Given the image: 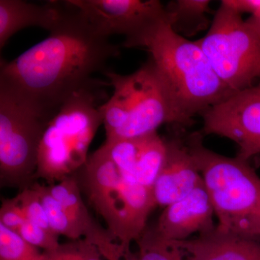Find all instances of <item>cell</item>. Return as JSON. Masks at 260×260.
Listing matches in <instances>:
<instances>
[{"label": "cell", "mask_w": 260, "mask_h": 260, "mask_svg": "<svg viewBox=\"0 0 260 260\" xmlns=\"http://www.w3.org/2000/svg\"><path fill=\"white\" fill-rule=\"evenodd\" d=\"M49 37L13 60L0 61L4 80L48 112L62 104L120 54L118 45L100 34L68 1Z\"/></svg>", "instance_id": "cell-1"}, {"label": "cell", "mask_w": 260, "mask_h": 260, "mask_svg": "<svg viewBox=\"0 0 260 260\" xmlns=\"http://www.w3.org/2000/svg\"><path fill=\"white\" fill-rule=\"evenodd\" d=\"M140 48L150 54L187 125L234 93L219 79L199 44L174 31L169 20L153 29Z\"/></svg>", "instance_id": "cell-2"}, {"label": "cell", "mask_w": 260, "mask_h": 260, "mask_svg": "<svg viewBox=\"0 0 260 260\" xmlns=\"http://www.w3.org/2000/svg\"><path fill=\"white\" fill-rule=\"evenodd\" d=\"M107 84L94 78L68 99L49 121L39 145L36 179L51 185L85 165L90 143L104 124Z\"/></svg>", "instance_id": "cell-3"}, {"label": "cell", "mask_w": 260, "mask_h": 260, "mask_svg": "<svg viewBox=\"0 0 260 260\" xmlns=\"http://www.w3.org/2000/svg\"><path fill=\"white\" fill-rule=\"evenodd\" d=\"M186 143L218 217V226L260 239V178L249 161L205 148L201 133H192Z\"/></svg>", "instance_id": "cell-4"}, {"label": "cell", "mask_w": 260, "mask_h": 260, "mask_svg": "<svg viewBox=\"0 0 260 260\" xmlns=\"http://www.w3.org/2000/svg\"><path fill=\"white\" fill-rule=\"evenodd\" d=\"M89 201L107 225L108 232L129 250L147 227L152 210L157 206L153 190L121 176L103 145L80 169Z\"/></svg>", "instance_id": "cell-5"}, {"label": "cell", "mask_w": 260, "mask_h": 260, "mask_svg": "<svg viewBox=\"0 0 260 260\" xmlns=\"http://www.w3.org/2000/svg\"><path fill=\"white\" fill-rule=\"evenodd\" d=\"M54 114L0 80V184L23 190L32 185L43 134Z\"/></svg>", "instance_id": "cell-6"}, {"label": "cell", "mask_w": 260, "mask_h": 260, "mask_svg": "<svg viewBox=\"0 0 260 260\" xmlns=\"http://www.w3.org/2000/svg\"><path fill=\"white\" fill-rule=\"evenodd\" d=\"M242 15L222 1L206 35L196 41L219 79L233 92L260 82V37Z\"/></svg>", "instance_id": "cell-7"}, {"label": "cell", "mask_w": 260, "mask_h": 260, "mask_svg": "<svg viewBox=\"0 0 260 260\" xmlns=\"http://www.w3.org/2000/svg\"><path fill=\"white\" fill-rule=\"evenodd\" d=\"M119 77L129 101V117L112 140L145 136L155 133L164 124L187 126L169 87L150 58L135 73L119 74Z\"/></svg>", "instance_id": "cell-8"}, {"label": "cell", "mask_w": 260, "mask_h": 260, "mask_svg": "<svg viewBox=\"0 0 260 260\" xmlns=\"http://www.w3.org/2000/svg\"><path fill=\"white\" fill-rule=\"evenodd\" d=\"M98 31L107 37H125L123 47H140L154 28L168 20L158 0H68Z\"/></svg>", "instance_id": "cell-9"}, {"label": "cell", "mask_w": 260, "mask_h": 260, "mask_svg": "<svg viewBox=\"0 0 260 260\" xmlns=\"http://www.w3.org/2000/svg\"><path fill=\"white\" fill-rule=\"evenodd\" d=\"M202 133L226 138L237 143V157L249 161L260 154V82L234 92L201 114Z\"/></svg>", "instance_id": "cell-10"}, {"label": "cell", "mask_w": 260, "mask_h": 260, "mask_svg": "<svg viewBox=\"0 0 260 260\" xmlns=\"http://www.w3.org/2000/svg\"><path fill=\"white\" fill-rule=\"evenodd\" d=\"M214 215L203 181L189 194L165 207L153 229L169 240H186L193 234L200 235L215 229Z\"/></svg>", "instance_id": "cell-11"}, {"label": "cell", "mask_w": 260, "mask_h": 260, "mask_svg": "<svg viewBox=\"0 0 260 260\" xmlns=\"http://www.w3.org/2000/svg\"><path fill=\"white\" fill-rule=\"evenodd\" d=\"M167 158L153 187L155 203L165 208L194 190L203 178L186 141L166 140Z\"/></svg>", "instance_id": "cell-12"}, {"label": "cell", "mask_w": 260, "mask_h": 260, "mask_svg": "<svg viewBox=\"0 0 260 260\" xmlns=\"http://www.w3.org/2000/svg\"><path fill=\"white\" fill-rule=\"evenodd\" d=\"M187 260H259L260 239L215 229L193 239L176 242Z\"/></svg>", "instance_id": "cell-13"}, {"label": "cell", "mask_w": 260, "mask_h": 260, "mask_svg": "<svg viewBox=\"0 0 260 260\" xmlns=\"http://www.w3.org/2000/svg\"><path fill=\"white\" fill-rule=\"evenodd\" d=\"M63 8V2L39 5L22 0H0V49L24 28L39 27L50 32L60 20Z\"/></svg>", "instance_id": "cell-14"}, {"label": "cell", "mask_w": 260, "mask_h": 260, "mask_svg": "<svg viewBox=\"0 0 260 260\" xmlns=\"http://www.w3.org/2000/svg\"><path fill=\"white\" fill-rule=\"evenodd\" d=\"M75 174L64 178L55 184L48 185V189L54 199L69 213L83 229L84 239L97 246L101 253L107 252L115 244L116 241L107 229L95 223L89 213L82 198L79 183Z\"/></svg>", "instance_id": "cell-15"}, {"label": "cell", "mask_w": 260, "mask_h": 260, "mask_svg": "<svg viewBox=\"0 0 260 260\" xmlns=\"http://www.w3.org/2000/svg\"><path fill=\"white\" fill-rule=\"evenodd\" d=\"M167 147L157 132L140 137V147L134 171V180L153 190L154 184L161 172Z\"/></svg>", "instance_id": "cell-16"}, {"label": "cell", "mask_w": 260, "mask_h": 260, "mask_svg": "<svg viewBox=\"0 0 260 260\" xmlns=\"http://www.w3.org/2000/svg\"><path fill=\"white\" fill-rule=\"evenodd\" d=\"M208 0H177L165 6L169 23L179 35L193 36L208 25Z\"/></svg>", "instance_id": "cell-17"}, {"label": "cell", "mask_w": 260, "mask_h": 260, "mask_svg": "<svg viewBox=\"0 0 260 260\" xmlns=\"http://www.w3.org/2000/svg\"><path fill=\"white\" fill-rule=\"evenodd\" d=\"M32 186L40 197L51 229L58 235L64 236L70 240L84 238L83 229L70 216L60 203L53 198L47 184L35 181Z\"/></svg>", "instance_id": "cell-18"}, {"label": "cell", "mask_w": 260, "mask_h": 260, "mask_svg": "<svg viewBox=\"0 0 260 260\" xmlns=\"http://www.w3.org/2000/svg\"><path fill=\"white\" fill-rule=\"evenodd\" d=\"M135 242L138 246L139 260H187L175 241L159 235L153 227H147Z\"/></svg>", "instance_id": "cell-19"}, {"label": "cell", "mask_w": 260, "mask_h": 260, "mask_svg": "<svg viewBox=\"0 0 260 260\" xmlns=\"http://www.w3.org/2000/svg\"><path fill=\"white\" fill-rule=\"evenodd\" d=\"M0 260H47V256L0 224Z\"/></svg>", "instance_id": "cell-20"}, {"label": "cell", "mask_w": 260, "mask_h": 260, "mask_svg": "<svg viewBox=\"0 0 260 260\" xmlns=\"http://www.w3.org/2000/svg\"><path fill=\"white\" fill-rule=\"evenodd\" d=\"M44 252L47 260H102L104 258L97 246L84 238L60 244L54 250Z\"/></svg>", "instance_id": "cell-21"}, {"label": "cell", "mask_w": 260, "mask_h": 260, "mask_svg": "<svg viewBox=\"0 0 260 260\" xmlns=\"http://www.w3.org/2000/svg\"><path fill=\"white\" fill-rule=\"evenodd\" d=\"M17 234L28 244L44 249V251H51L59 246V236L51 229H44L37 224L26 220L19 229Z\"/></svg>", "instance_id": "cell-22"}, {"label": "cell", "mask_w": 260, "mask_h": 260, "mask_svg": "<svg viewBox=\"0 0 260 260\" xmlns=\"http://www.w3.org/2000/svg\"><path fill=\"white\" fill-rule=\"evenodd\" d=\"M16 198L27 220L39 226L52 230L40 197L34 186L31 185L20 191Z\"/></svg>", "instance_id": "cell-23"}, {"label": "cell", "mask_w": 260, "mask_h": 260, "mask_svg": "<svg viewBox=\"0 0 260 260\" xmlns=\"http://www.w3.org/2000/svg\"><path fill=\"white\" fill-rule=\"evenodd\" d=\"M16 197L3 200L0 208V224L12 232L17 233L26 221Z\"/></svg>", "instance_id": "cell-24"}, {"label": "cell", "mask_w": 260, "mask_h": 260, "mask_svg": "<svg viewBox=\"0 0 260 260\" xmlns=\"http://www.w3.org/2000/svg\"><path fill=\"white\" fill-rule=\"evenodd\" d=\"M239 13H250L246 20L260 37V0H225Z\"/></svg>", "instance_id": "cell-25"}, {"label": "cell", "mask_w": 260, "mask_h": 260, "mask_svg": "<svg viewBox=\"0 0 260 260\" xmlns=\"http://www.w3.org/2000/svg\"><path fill=\"white\" fill-rule=\"evenodd\" d=\"M112 260H139L138 259V254H135L132 252L131 250L126 251L124 254L116 256V258Z\"/></svg>", "instance_id": "cell-26"}, {"label": "cell", "mask_w": 260, "mask_h": 260, "mask_svg": "<svg viewBox=\"0 0 260 260\" xmlns=\"http://www.w3.org/2000/svg\"><path fill=\"white\" fill-rule=\"evenodd\" d=\"M259 260H260V259Z\"/></svg>", "instance_id": "cell-27"}]
</instances>
